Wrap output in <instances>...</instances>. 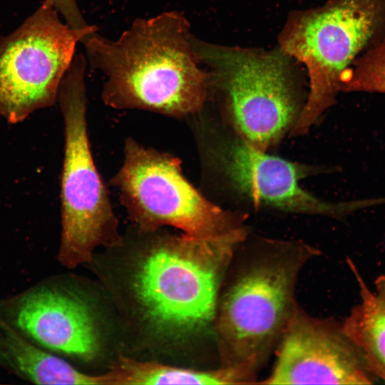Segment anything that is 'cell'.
Listing matches in <instances>:
<instances>
[{
  "instance_id": "obj_8",
  "label": "cell",
  "mask_w": 385,
  "mask_h": 385,
  "mask_svg": "<svg viewBox=\"0 0 385 385\" xmlns=\"http://www.w3.org/2000/svg\"><path fill=\"white\" fill-rule=\"evenodd\" d=\"M123 153L111 183L137 229L171 226L188 236L212 238L246 227L245 213L222 208L190 183L178 157L133 138L125 140Z\"/></svg>"
},
{
  "instance_id": "obj_9",
  "label": "cell",
  "mask_w": 385,
  "mask_h": 385,
  "mask_svg": "<svg viewBox=\"0 0 385 385\" xmlns=\"http://www.w3.org/2000/svg\"><path fill=\"white\" fill-rule=\"evenodd\" d=\"M96 31V26L71 28L43 0L16 29L0 40V115L15 124L52 106L77 44Z\"/></svg>"
},
{
  "instance_id": "obj_16",
  "label": "cell",
  "mask_w": 385,
  "mask_h": 385,
  "mask_svg": "<svg viewBox=\"0 0 385 385\" xmlns=\"http://www.w3.org/2000/svg\"><path fill=\"white\" fill-rule=\"evenodd\" d=\"M44 1L53 6L63 20L71 28L84 30L91 26L83 18L76 0Z\"/></svg>"
},
{
  "instance_id": "obj_13",
  "label": "cell",
  "mask_w": 385,
  "mask_h": 385,
  "mask_svg": "<svg viewBox=\"0 0 385 385\" xmlns=\"http://www.w3.org/2000/svg\"><path fill=\"white\" fill-rule=\"evenodd\" d=\"M347 261L359 284L361 301L342 322L343 329L373 374L385 381V275L376 278L371 290L353 262Z\"/></svg>"
},
{
  "instance_id": "obj_11",
  "label": "cell",
  "mask_w": 385,
  "mask_h": 385,
  "mask_svg": "<svg viewBox=\"0 0 385 385\" xmlns=\"http://www.w3.org/2000/svg\"><path fill=\"white\" fill-rule=\"evenodd\" d=\"M0 310L28 339L45 349L83 360L97 356L101 335L88 304L56 281L42 282L0 301Z\"/></svg>"
},
{
  "instance_id": "obj_12",
  "label": "cell",
  "mask_w": 385,
  "mask_h": 385,
  "mask_svg": "<svg viewBox=\"0 0 385 385\" xmlns=\"http://www.w3.org/2000/svg\"><path fill=\"white\" fill-rule=\"evenodd\" d=\"M0 366L40 384H102V375L86 374L40 349L0 310Z\"/></svg>"
},
{
  "instance_id": "obj_15",
  "label": "cell",
  "mask_w": 385,
  "mask_h": 385,
  "mask_svg": "<svg viewBox=\"0 0 385 385\" xmlns=\"http://www.w3.org/2000/svg\"><path fill=\"white\" fill-rule=\"evenodd\" d=\"M339 92L385 93V38L358 56L342 73Z\"/></svg>"
},
{
  "instance_id": "obj_6",
  "label": "cell",
  "mask_w": 385,
  "mask_h": 385,
  "mask_svg": "<svg viewBox=\"0 0 385 385\" xmlns=\"http://www.w3.org/2000/svg\"><path fill=\"white\" fill-rule=\"evenodd\" d=\"M385 38V0H329L295 11L279 36V48L307 71L309 91L292 137L307 134L336 102L342 73Z\"/></svg>"
},
{
  "instance_id": "obj_4",
  "label": "cell",
  "mask_w": 385,
  "mask_h": 385,
  "mask_svg": "<svg viewBox=\"0 0 385 385\" xmlns=\"http://www.w3.org/2000/svg\"><path fill=\"white\" fill-rule=\"evenodd\" d=\"M199 61L207 66L209 96L217 115L252 146L277 145L296 124L306 99L279 48L226 46L194 36Z\"/></svg>"
},
{
  "instance_id": "obj_3",
  "label": "cell",
  "mask_w": 385,
  "mask_h": 385,
  "mask_svg": "<svg viewBox=\"0 0 385 385\" xmlns=\"http://www.w3.org/2000/svg\"><path fill=\"white\" fill-rule=\"evenodd\" d=\"M136 231L143 244L130 288L149 328L181 340L213 327L221 287L247 227L212 238Z\"/></svg>"
},
{
  "instance_id": "obj_1",
  "label": "cell",
  "mask_w": 385,
  "mask_h": 385,
  "mask_svg": "<svg viewBox=\"0 0 385 385\" xmlns=\"http://www.w3.org/2000/svg\"><path fill=\"white\" fill-rule=\"evenodd\" d=\"M193 38L186 17L169 11L135 20L114 40L94 31L81 43L87 64L104 77L106 106L187 119L204 109L209 96L208 73Z\"/></svg>"
},
{
  "instance_id": "obj_7",
  "label": "cell",
  "mask_w": 385,
  "mask_h": 385,
  "mask_svg": "<svg viewBox=\"0 0 385 385\" xmlns=\"http://www.w3.org/2000/svg\"><path fill=\"white\" fill-rule=\"evenodd\" d=\"M86 65L83 55H76L61 81L56 101L64 125L58 260L68 268L90 262L98 247L116 248L124 243L108 190L91 150L86 118Z\"/></svg>"
},
{
  "instance_id": "obj_5",
  "label": "cell",
  "mask_w": 385,
  "mask_h": 385,
  "mask_svg": "<svg viewBox=\"0 0 385 385\" xmlns=\"http://www.w3.org/2000/svg\"><path fill=\"white\" fill-rule=\"evenodd\" d=\"M205 184L219 195L255 209L333 216L346 207L322 200L300 181L319 168L293 162L258 149L205 107L189 117Z\"/></svg>"
},
{
  "instance_id": "obj_10",
  "label": "cell",
  "mask_w": 385,
  "mask_h": 385,
  "mask_svg": "<svg viewBox=\"0 0 385 385\" xmlns=\"http://www.w3.org/2000/svg\"><path fill=\"white\" fill-rule=\"evenodd\" d=\"M270 374L259 384H372L378 379L342 323L298 307L275 350Z\"/></svg>"
},
{
  "instance_id": "obj_2",
  "label": "cell",
  "mask_w": 385,
  "mask_h": 385,
  "mask_svg": "<svg viewBox=\"0 0 385 385\" xmlns=\"http://www.w3.org/2000/svg\"><path fill=\"white\" fill-rule=\"evenodd\" d=\"M254 242L245 247L242 242L235 254L212 327L221 366L241 372L252 384L298 308L295 290L302 269L319 254L299 241Z\"/></svg>"
},
{
  "instance_id": "obj_14",
  "label": "cell",
  "mask_w": 385,
  "mask_h": 385,
  "mask_svg": "<svg viewBox=\"0 0 385 385\" xmlns=\"http://www.w3.org/2000/svg\"><path fill=\"white\" fill-rule=\"evenodd\" d=\"M106 374L108 385L251 384L244 374L230 368L196 370L125 356L119 357Z\"/></svg>"
}]
</instances>
